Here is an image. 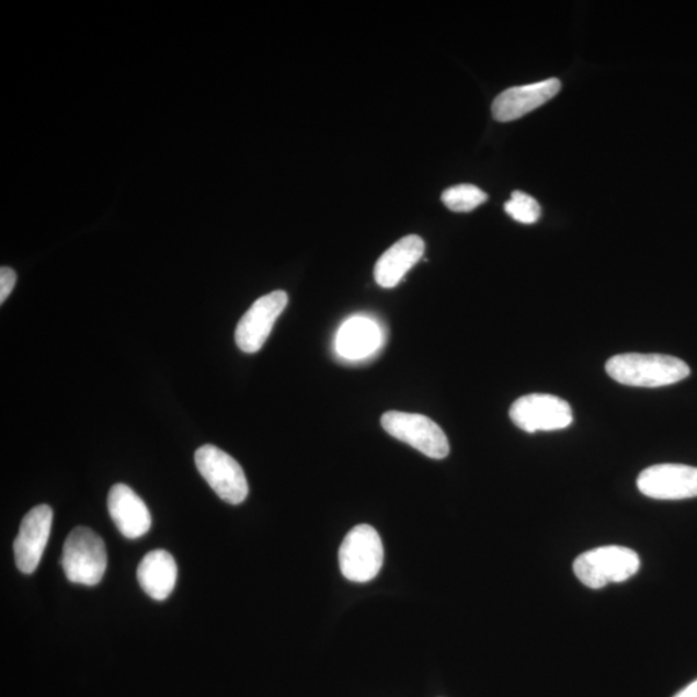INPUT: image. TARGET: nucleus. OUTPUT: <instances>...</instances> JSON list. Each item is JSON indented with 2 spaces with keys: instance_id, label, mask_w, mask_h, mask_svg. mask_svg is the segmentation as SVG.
<instances>
[{
  "instance_id": "39448f33",
  "label": "nucleus",
  "mask_w": 697,
  "mask_h": 697,
  "mask_svg": "<svg viewBox=\"0 0 697 697\" xmlns=\"http://www.w3.org/2000/svg\"><path fill=\"white\" fill-rule=\"evenodd\" d=\"M194 460L201 476L221 500L238 505L249 496V483L241 465L222 449L202 446L195 452Z\"/></svg>"
},
{
  "instance_id": "423d86ee",
  "label": "nucleus",
  "mask_w": 697,
  "mask_h": 697,
  "mask_svg": "<svg viewBox=\"0 0 697 697\" xmlns=\"http://www.w3.org/2000/svg\"><path fill=\"white\" fill-rule=\"evenodd\" d=\"M381 425L391 437L407 443L431 459L442 460L449 454L445 432L430 418L419 413L389 411L384 413Z\"/></svg>"
},
{
  "instance_id": "dca6fc26",
  "label": "nucleus",
  "mask_w": 697,
  "mask_h": 697,
  "mask_svg": "<svg viewBox=\"0 0 697 697\" xmlns=\"http://www.w3.org/2000/svg\"><path fill=\"white\" fill-rule=\"evenodd\" d=\"M488 194L476 185L461 184L446 188L442 194V202L454 213H470L483 205Z\"/></svg>"
},
{
  "instance_id": "f257e3e1",
  "label": "nucleus",
  "mask_w": 697,
  "mask_h": 697,
  "mask_svg": "<svg viewBox=\"0 0 697 697\" xmlns=\"http://www.w3.org/2000/svg\"><path fill=\"white\" fill-rule=\"evenodd\" d=\"M606 373L628 387L662 388L685 380L692 369L671 355L628 353L609 359Z\"/></svg>"
},
{
  "instance_id": "4468645a",
  "label": "nucleus",
  "mask_w": 697,
  "mask_h": 697,
  "mask_svg": "<svg viewBox=\"0 0 697 697\" xmlns=\"http://www.w3.org/2000/svg\"><path fill=\"white\" fill-rule=\"evenodd\" d=\"M425 251V243L419 236H407L390 247L375 265V281L382 288H393L415 266Z\"/></svg>"
},
{
  "instance_id": "1a4fd4ad",
  "label": "nucleus",
  "mask_w": 697,
  "mask_h": 697,
  "mask_svg": "<svg viewBox=\"0 0 697 697\" xmlns=\"http://www.w3.org/2000/svg\"><path fill=\"white\" fill-rule=\"evenodd\" d=\"M638 490L655 500L697 498V468L684 464H659L644 469L637 479Z\"/></svg>"
},
{
  "instance_id": "6e6552de",
  "label": "nucleus",
  "mask_w": 697,
  "mask_h": 697,
  "mask_svg": "<svg viewBox=\"0 0 697 697\" xmlns=\"http://www.w3.org/2000/svg\"><path fill=\"white\" fill-rule=\"evenodd\" d=\"M288 295L285 290H274L252 304L239 321L236 343L244 353H258L264 346L277 319L286 309Z\"/></svg>"
},
{
  "instance_id": "f03ea898",
  "label": "nucleus",
  "mask_w": 697,
  "mask_h": 697,
  "mask_svg": "<svg viewBox=\"0 0 697 697\" xmlns=\"http://www.w3.org/2000/svg\"><path fill=\"white\" fill-rule=\"evenodd\" d=\"M641 568V559L626 547H601L586 551L573 562V572L585 586L601 590L612 583H624Z\"/></svg>"
},
{
  "instance_id": "f3484780",
  "label": "nucleus",
  "mask_w": 697,
  "mask_h": 697,
  "mask_svg": "<svg viewBox=\"0 0 697 697\" xmlns=\"http://www.w3.org/2000/svg\"><path fill=\"white\" fill-rule=\"evenodd\" d=\"M505 213L515 221L532 225L540 219L541 208L532 195L515 191L512 198L505 203Z\"/></svg>"
},
{
  "instance_id": "2eb2a0df",
  "label": "nucleus",
  "mask_w": 697,
  "mask_h": 697,
  "mask_svg": "<svg viewBox=\"0 0 697 697\" xmlns=\"http://www.w3.org/2000/svg\"><path fill=\"white\" fill-rule=\"evenodd\" d=\"M142 591L156 601L170 597L178 581V564L165 550H152L142 558L137 569Z\"/></svg>"
},
{
  "instance_id": "9d476101",
  "label": "nucleus",
  "mask_w": 697,
  "mask_h": 697,
  "mask_svg": "<svg viewBox=\"0 0 697 697\" xmlns=\"http://www.w3.org/2000/svg\"><path fill=\"white\" fill-rule=\"evenodd\" d=\"M53 521V510L43 504L33 507L21 522L19 535L13 544L14 561L18 569L26 575H31L38 569L47 547Z\"/></svg>"
},
{
  "instance_id": "ddd939ff",
  "label": "nucleus",
  "mask_w": 697,
  "mask_h": 697,
  "mask_svg": "<svg viewBox=\"0 0 697 697\" xmlns=\"http://www.w3.org/2000/svg\"><path fill=\"white\" fill-rule=\"evenodd\" d=\"M384 332L374 319L355 316L341 324L335 340L339 357L362 361L372 357L384 343Z\"/></svg>"
},
{
  "instance_id": "a211bd4d",
  "label": "nucleus",
  "mask_w": 697,
  "mask_h": 697,
  "mask_svg": "<svg viewBox=\"0 0 697 697\" xmlns=\"http://www.w3.org/2000/svg\"><path fill=\"white\" fill-rule=\"evenodd\" d=\"M18 275L9 266H2L0 268V302H4L9 299L14 285H16Z\"/></svg>"
},
{
  "instance_id": "6ab92c4d",
  "label": "nucleus",
  "mask_w": 697,
  "mask_h": 697,
  "mask_svg": "<svg viewBox=\"0 0 697 697\" xmlns=\"http://www.w3.org/2000/svg\"><path fill=\"white\" fill-rule=\"evenodd\" d=\"M673 697H697V679L692 682V684L686 686L684 689H681V692Z\"/></svg>"
},
{
  "instance_id": "7ed1b4c3",
  "label": "nucleus",
  "mask_w": 697,
  "mask_h": 697,
  "mask_svg": "<svg viewBox=\"0 0 697 697\" xmlns=\"http://www.w3.org/2000/svg\"><path fill=\"white\" fill-rule=\"evenodd\" d=\"M61 565L70 583L98 585L107 568L105 542L90 528L72 529L64 544Z\"/></svg>"
},
{
  "instance_id": "9b49d317",
  "label": "nucleus",
  "mask_w": 697,
  "mask_h": 697,
  "mask_svg": "<svg viewBox=\"0 0 697 697\" xmlns=\"http://www.w3.org/2000/svg\"><path fill=\"white\" fill-rule=\"evenodd\" d=\"M561 91L557 78L527 85L512 87L493 101L492 115L498 122H513L547 104Z\"/></svg>"
},
{
  "instance_id": "0eeeda50",
  "label": "nucleus",
  "mask_w": 697,
  "mask_h": 697,
  "mask_svg": "<svg viewBox=\"0 0 697 697\" xmlns=\"http://www.w3.org/2000/svg\"><path fill=\"white\" fill-rule=\"evenodd\" d=\"M515 425L523 432H555L572 424L571 405L551 395H528L515 401L510 411Z\"/></svg>"
},
{
  "instance_id": "f8f14e48",
  "label": "nucleus",
  "mask_w": 697,
  "mask_h": 697,
  "mask_svg": "<svg viewBox=\"0 0 697 697\" xmlns=\"http://www.w3.org/2000/svg\"><path fill=\"white\" fill-rule=\"evenodd\" d=\"M107 510L116 528L127 539H139L149 533L151 515L148 506L127 484L113 485L107 496Z\"/></svg>"
},
{
  "instance_id": "20e7f679",
  "label": "nucleus",
  "mask_w": 697,
  "mask_h": 697,
  "mask_svg": "<svg viewBox=\"0 0 697 697\" xmlns=\"http://www.w3.org/2000/svg\"><path fill=\"white\" fill-rule=\"evenodd\" d=\"M339 562L345 579L354 583L374 580L379 575L384 562L380 535L373 526H355L341 544Z\"/></svg>"
}]
</instances>
